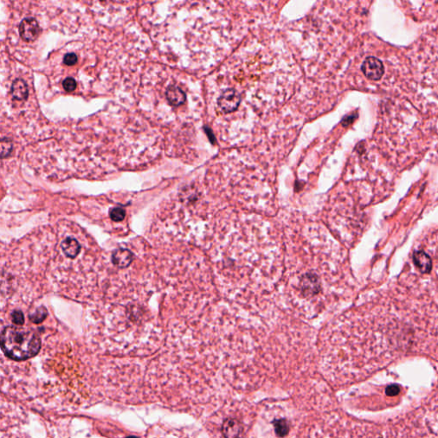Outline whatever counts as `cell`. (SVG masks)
Returning <instances> with one entry per match:
<instances>
[{
	"label": "cell",
	"instance_id": "obj_1",
	"mask_svg": "<svg viewBox=\"0 0 438 438\" xmlns=\"http://www.w3.org/2000/svg\"><path fill=\"white\" fill-rule=\"evenodd\" d=\"M291 230L286 234L284 297L300 315L312 316L344 293V254L318 224Z\"/></svg>",
	"mask_w": 438,
	"mask_h": 438
},
{
	"label": "cell",
	"instance_id": "obj_2",
	"mask_svg": "<svg viewBox=\"0 0 438 438\" xmlns=\"http://www.w3.org/2000/svg\"><path fill=\"white\" fill-rule=\"evenodd\" d=\"M40 348V336L31 328L12 324L0 332V350L10 360H27L36 357Z\"/></svg>",
	"mask_w": 438,
	"mask_h": 438
},
{
	"label": "cell",
	"instance_id": "obj_3",
	"mask_svg": "<svg viewBox=\"0 0 438 438\" xmlns=\"http://www.w3.org/2000/svg\"><path fill=\"white\" fill-rule=\"evenodd\" d=\"M362 70L364 76L370 80H381L384 74L382 61L375 56H368L362 64Z\"/></svg>",
	"mask_w": 438,
	"mask_h": 438
},
{
	"label": "cell",
	"instance_id": "obj_4",
	"mask_svg": "<svg viewBox=\"0 0 438 438\" xmlns=\"http://www.w3.org/2000/svg\"><path fill=\"white\" fill-rule=\"evenodd\" d=\"M242 98L239 92L234 89H227L222 92L218 100L219 108L225 113H231L236 110L240 106Z\"/></svg>",
	"mask_w": 438,
	"mask_h": 438
},
{
	"label": "cell",
	"instance_id": "obj_5",
	"mask_svg": "<svg viewBox=\"0 0 438 438\" xmlns=\"http://www.w3.org/2000/svg\"><path fill=\"white\" fill-rule=\"evenodd\" d=\"M40 32L38 22L34 18H24L19 25V33L25 42H34L38 38Z\"/></svg>",
	"mask_w": 438,
	"mask_h": 438
},
{
	"label": "cell",
	"instance_id": "obj_6",
	"mask_svg": "<svg viewBox=\"0 0 438 438\" xmlns=\"http://www.w3.org/2000/svg\"><path fill=\"white\" fill-rule=\"evenodd\" d=\"M222 432L225 438H242V424L237 420L228 418L222 423Z\"/></svg>",
	"mask_w": 438,
	"mask_h": 438
},
{
	"label": "cell",
	"instance_id": "obj_7",
	"mask_svg": "<svg viewBox=\"0 0 438 438\" xmlns=\"http://www.w3.org/2000/svg\"><path fill=\"white\" fill-rule=\"evenodd\" d=\"M166 98L173 106H180L186 101V94L180 88L172 85L166 90Z\"/></svg>",
	"mask_w": 438,
	"mask_h": 438
},
{
	"label": "cell",
	"instance_id": "obj_8",
	"mask_svg": "<svg viewBox=\"0 0 438 438\" xmlns=\"http://www.w3.org/2000/svg\"><path fill=\"white\" fill-rule=\"evenodd\" d=\"M12 98L18 101L26 100L28 96L27 84L22 79L14 80L12 85Z\"/></svg>",
	"mask_w": 438,
	"mask_h": 438
},
{
	"label": "cell",
	"instance_id": "obj_9",
	"mask_svg": "<svg viewBox=\"0 0 438 438\" xmlns=\"http://www.w3.org/2000/svg\"><path fill=\"white\" fill-rule=\"evenodd\" d=\"M113 264L119 268H126L133 260L131 252L127 249H118L113 252Z\"/></svg>",
	"mask_w": 438,
	"mask_h": 438
},
{
	"label": "cell",
	"instance_id": "obj_10",
	"mask_svg": "<svg viewBox=\"0 0 438 438\" xmlns=\"http://www.w3.org/2000/svg\"><path fill=\"white\" fill-rule=\"evenodd\" d=\"M13 151V144L10 139L0 140V158H6L10 156Z\"/></svg>",
	"mask_w": 438,
	"mask_h": 438
},
{
	"label": "cell",
	"instance_id": "obj_11",
	"mask_svg": "<svg viewBox=\"0 0 438 438\" xmlns=\"http://www.w3.org/2000/svg\"><path fill=\"white\" fill-rule=\"evenodd\" d=\"M273 424H274L276 434L280 438H284L288 433L290 427L286 420H276Z\"/></svg>",
	"mask_w": 438,
	"mask_h": 438
},
{
	"label": "cell",
	"instance_id": "obj_12",
	"mask_svg": "<svg viewBox=\"0 0 438 438\" xmlns=\"http://www.w3.org/2000/svg\"><path fill=\"white\" fill-rule=\"evenodd\" d=\"M125 210L122 208H116L112 209L110 212V216L112 218L113 221L115 222H121L122 220H124L125 218Z\"/></svg>",
	"mask_w": 438,
	"mask_h": 438
},
{
	"label": "cell",
	"instance_id": "obj_13",
	"mask_svg": "<svg viewBox=\"0 0 438 438\" xmlns=\"http://www.w3.org/2000/svg\"><path fill=\"white\" fill-rule=\"evenodd\" d=\"M62 86H64V89L67 91V92H73L76 88L77 83L74 78L67 77L66 80L62 82Z\"/></svg>",
	"mask_w": 438,
	"mask_h": 438
},
{
	"label": "cell",
	"instance_id": "obj_14",
	"mask_svg": "<svg viewBox=\"0 0 438 438\" xmlns=\"http://www.w3.org/2000/svg\"><path fill=\"white\" fill-rule=\"evenodd\" d=\"M77 61H78V56H77L76 54H73V52L66 54L64 58V64H66V66H74L76 64Z\"/></svg>",
	"mask_w": 438,
	"mask_h": 438
},
{
	"label": "cell",
	"instance_id": "obj_15",
	"mask_svg": "<svg viewBox=\"0 0 438 438\" xmlns=\"http://www.w3.org/2000/svg\"><path fill=\"white\" fill-rule=\"evenodd\" d=\"M399 392H400V388L397 385H390L386 388V394L388 396H396L399 394Z\"/></svg>",
	"mask_w": 438,
	"mask_h": 438
},
{
	"label": "cell",
	"instance_id": "obj_16",
	"mask_svg": "<svg viewBox=\"0 0 438 438\" xmlns=\"http://www.w3.org/2000/svg\"><path fill=\"white\" fill-rule=\"evenodd\" d=\"M136 438V436H128V438Z\"/></svg>",
	"mask_w": 438,
	"mask_h": 438
}]
</instances>
